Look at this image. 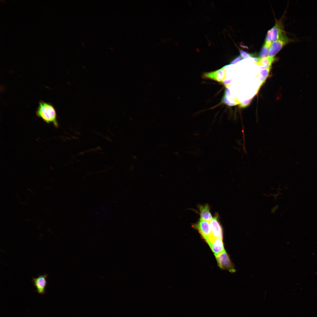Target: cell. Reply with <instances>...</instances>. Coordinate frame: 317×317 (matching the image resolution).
<instances>
[{
	"label": "cell",
	"instance_id": "obj_1",
	"mask_svg": "<svg viewBox=\"0 0 317 317\" xmlns=\"http://www.w3.org/2000/svg\"><path fill=\"white\" fill-rule=\"evenodd\" d=\"M36 114L46 123H52L55 127H58L56 111L52 104L40 101Z\"/></svg>",
	"mask_w": 317,
	"mask_h": 317
},
{
	"label": "cell",
	"instance_id": "obj_2",
	"mask_svg": "<svg viewBox=\"0 0 317 317\" xmlns=\"http://www.w3.org/2000/svg\"><path fill=\"white\" fill-rule=\"evenodd\" d=\"M193 227L198 231L207 243L213 238L209 222L200 220L193 225Z\"/></svg>",
	"mask_w": 317,
	"mask_h": 317
},
{
	"label": "cell",
	"instance_id": "obj_3",
	"mask_svg": "<svg viewBox=\"0 0 317 317\" xmlns=\"http://www.w3.org/2000/svg\"><path fill=\"white\" fill-rule=\"evenodd\" d=\"M219 266L223 269L228 270L231 273L235 272L236 270L233 264L225 250L215 255Z\"/></svg>",
	"mask_w": 317,
	"mask_h": 317
},
{
	"label": "cell",
	"instance_id": "obj_4",
	"mask_svg": "<svg viewBox=\"0 0 317 317\" xmlns=\"http://www.w3.org/2000/svg\"><path fill=\"white\" fill-rule=\"evenodd\" d=\"M48 276V274L45 273L43 274H39L37 277L32 278L31 281L36 289L35 291L39 294L43 295L45 293Z\"/></svg>",
	"mask_w": 317,
	"mask_h": 317
},
{
	"label": "cell",
	"instance_id": "obj_5",
	"mask_svg": "<svg viewBox=\"0 0 317 317\" xmlns=\"http://www.w3.org/2000/svg\"><path fill=\"white\" fill-rule=\"evenodd\" d=\"M291 41V40L282 35L279 39L272 43L269 49L268 56L274 57L285 45Z\"/></svg>",
	"mask_w": 317,
	"mask_h": 317
},
{
	"label": "cell",
	"instance_id": "obj_6",
	"mask_svg": "<svg viewBox=\"0 0 317 317\" xmlns=\"http://www.w3.org/2000/svg\"><path fill=\"white\" fill-rule=\"evenodd\" d=\"M211 226L212 237L213 238H222V230L218 219L217 214L215 215L210 222Z\"/></svg>",
	"mask_w": 317,
	"mask_h": 317
},
{
	"label": "cell",
	"instance_id": "obj_7",
	"mask_svg": "<svg viewBox=\"0 0 317 317\" xmlns=\"http://www.w3.org/2000/svg\"><path fill=\"white\" fill-rule=\"evenodd\" d=\"M208 243L214 253V255L220 254L225 250L222 238H213Z\"/></svg>",
	"mask_w": 317,
	"mask_h": 317
},
{
	"label": "cell",
	"instance_id": "obj_8",
	"mask_svg": "<svg viewBox=\"0 0 317 317\" xmlns=\"http://www.w3.org/2000/svg\"><path fill=\"white\" fill-rule=\"evenodd\" d=\"M198 207L200 210V220L210 222L213 217L210 212L208 205L206 204L203 205H199Z\"/></svg>",
	"mask_w": 317,
	"mask_h": 317
},
{
	"label": "cell",
	"instance_id": "obj_9",
	"mask_svg": "<svg viewBox=\"0 0 317 317\" xmlns=\"http://www.w3.org/2000/svg\"><path fill=\"white\" fill-rule=\"evenodd\" d=\"M223 69V68H222L215 72L206 73L205 74L204 76L206 78H211L220 82L223 80L224 78H225V75Z\"/></svg>",
	"mask_w": 317,
	"mask_h": 317
},
{
	"label": "cell",
	"instance_id": "obj_10",
	"mask_svg": "<svg viewBox=\"0 0 317 317\" xmlns=\"http://www.w3.org/2000/svg\"><path fill=\"white\" fill-rule=\"evenodd\" d=\"M271 30L272 40L273 42L279 39L282 35V28L278 22L272 28Z\"/></svg>",
	"mask_w": 317,
	"mask_h": 317
},
{
	"label": "cell",
	"instance_id": "obj_11",
	"mask_svg": "<svg viewBox=\"0 0 317 317\" xmlns=\"http://www.w3.org/2000/svg\"><path fill=\"white\" fill-rule=\"evenodd\" d=\"M274 60V57L267 56L260 59L256 64L262 69H266L271 67L272 63Z\"/></svg>",
	"mask_w": 317,
	"mask_h": 317
},
{
	"label": "cell",
	"instance_id": "obj_12",
	"mask_svg": "<svg viewBox=\"0 0 317 317\" xmlns=\"http://www.w3.org/2000/svg\"><path fill=\"white\" fill-rule=\"evenodd\" d=\"M270 47V46L264 43L261 49L259 57L258 58L259 60L267 57Z\"/></svg>",
	"mask_w": 317,
	"mask_h": 317
},
{
	"label": "cell",
	"instance_id": "obj_13",
	"mask_svg": "<svg viewBox=\"0 0 317 317\" xmlns=\"http://www.w3.org/2000/svg\"><path fill=\"white\" fill-rule=\"evenodd\" d=\"M270 68L271 67L260 70V72L261 75L260 80L261 81L262 84L264 82L265 80L267 78L269 72Z\"/></svg>",
	"mask_w": 317,
	"mask_h": 317
},
{
	"label": "cell",
	"instance_id": "obj_14",
	"mask_svg": "<svg viewBox=\"0 0 317 317\" xmlns=\"http://www.w3.org/2000/svg\"><path fill=\"white\" fill-rule=\"evenodd\" d=\"M272 41L271 30L270 29L267 32L265 38L264 44L270 46L272 43Z\"/></svg>",
	"mask_w": 317,
	"mask_h": 317
},
{
	"label": "cell",
	"instance_id": "obj_15",
	"mask_svg": "<svg viewBox=\"0 0 317 317\" xmlns=\"http://www.w3.org/2000/svg\"><path fill=\"white\" fill-rule=\"evenodd\" d=\"M240 55L242 59H245L247 58L252 57V55L242 50H240Z\"/></svg>",
	"mask_w": 317,
	"mask_h": 317
},
{
	"label": "cell",
	"instance_id": "obj_16",
	"mask_svg": "<svg viewBox=\"0 0 317 317\" xmlns=\"http://www.w3.org/2000/svg\"><path fill=\"white\" fill-rule=\"evenodd\" d=\"M251 100V99H248L247 100L242 102L240 104V107L243 108L247 106L249 104Z\"/></svg>",
	"mask_w": 317,
	"mask_h": 317
},
{
	"label": "cell",
	"instance_id": "obj_17",
	"mask_svg": "<svg viewBox=\"0 0 317 317\" xmlns=\"http://www.w3.org/2000/svg\"><path fill=\"white\" fill-rule=\"evenodd\" d=\"M242 57L240 55L235 58L230 63V64H233L237 63L242 59Z\"/></svg>",
	"mask_w": 317,
	"mask_h": 317
},
{
	"label": "cell",
	"instance_id": "obj_18",
	"mask_svg": "<svg viewBox=\"0 0 317 317\" xmlns=\"http://www.w3.org/2000/svg\"><path fill=\"white\" fill-rule=\"evenodd\" d=\"M82 44L83 46H85V44L83 42H82Z\"/></svg>",
	"mask_w": 317,
	"mask_h": 317
}]
</instances>
